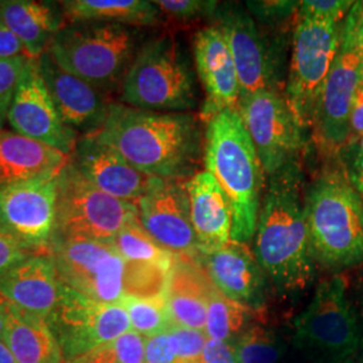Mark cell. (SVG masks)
<instances>
[{"label": "cell", "mask_w": 363, "mask_h": 363, "mask_svg": "<svg viewBox=\"0 0 363 363\" xmlns=\"http://www.w3.org/2000/svg\"><path fill=\"white\" fill-rule=\"evenodd\" d=\"M171 331L178 340V361L177 363H201L202 351L208 340V335L202 331L171 325Z\"/></svg>", "instance_id": "74e56055"}, {"label": "cell", "mask_w": 363, "mask_h": 363, "mask_svg": "<svg viewBox=\"0 0 363 363\" xmlns=\"http://www.w3.org/2000/svg\"><path fill=\"white\" fill-rule=\"evenodd\" d=\"M194 261L223 296L255 313L265 308L268 277L247 244L230 240L217 249L199 252Z\"/></svg>", "instance_id": "ac0fdd59"}, {"label": "cell", "mask_w": 363, "mask_h": 363, "mask_svg": "<svg viewBox=\"0 0 363 363\" xmlns=\"http://www.w3.org/2000/svg\"><path fill=\"white\" fill-rule=\"evenodd\" d=\"M139 220L156 242L177 257L196 259L195 237L186 181L156 178L138 202Z\"/></svg>", "instance_id": "2e32d148"}, {"label": "cell", "mask_w": 363, "mask_h": 363, "mask_svg": "<svg viewBox=\"0 0 363 363\" xmlns=\"http://www.w3.org/2000/svg\"><path fill=\"white\" fill-rule=\"evenodd\" d=\"M361 363H363V361H362V362H361Z\"/></svg>", "instance_id": "f907efd6"}, {"label": "cell", "mask_w": 363, "mask_h": 363, "mask_svg": "<svg viewBox=\"0 0 363 363\" xmlns=\"http://www.w3.org/2000/svg\"><path fill=\"white\" fill-rule=\"evenodd\" d=\"M0 304L6 316L3 340L16 363H65L46 320L21 311L3 296H0Z\"/></svg>", "instance_id": "4316f807"}, {"label": "cell", "mask_w": 363, "mask_h": 363, "mask_svg": "<svg viewBox=\"0 0 363 363\" xmlns=\"http://www.w3.org/2000/svg\"><path fill=\"white\" fill-rule=\"evenodd\" d=\"M193 50L198 81L206 96L199 117L208 124L223 111L238 109L240 82L232 52L218 27L211 25L198 30Z\"/></svg>", "instance_id": "d6986e66"}, {"label": "cell", "mask_w": 363, "mask_h": 363, "mask_svg": "<svg viewBox=\"0 0 363 363\" xmlns=\"http://www.w3.org/2000/svg\"><path fill=\"white\" fill-rule=\"evenodd\" d=\"M340 50H363V0L354 1L342 22Z\"/></svg>", "instance_id": "ab89813d"}, {"label": "cell", "mask_w": 363, "mask_h": 363, "mask_svg": "<svg viewBox=\"0 0 363 363\" xmlns=\"http://www.w3.org/2000/svg\"><path fill=\"white\" fill-rule=\"evenodd\" d=\"M249 13L262 26H284L298 16L300 1L291 0H250L245 3Z\"/></svg>", "instance_id": "836d02e7"}, {"label": "cell", "mask_w": 363, "mask_h": 363, "mask_svg": "<svg viewBox=\"0 0 363 363\" xmlns=\"http://www.w3.org/2000/svg\"><path fill=\"white\" fill-rule=\"evenodd\" d=\"M0 19L22 43L27 57L38 60L49 50L66 23L58 3L35 0H0Z\"/></svg>", "instance_id": "d4e9b609"}, {"label": "cell", "mask_w": 363, "mask_h": 363, "mask_svg": "<svg viewBox=\"0 0 363 363\" xmlns=\"http://www.w3.org/2000/svg\"><path fill=\"white\" fill-rule=\"evenodd\" d=\"M351 0H304L300 1L298 19L325 23H342L350 11Z\"/></svg>", "instance_id": "8d00e7d4"}, {"label": "cell", "mask_w": 363, "mask_h": 363, "mask_svg": "<svg viewBox=\"0 0 363 363\" xmlns=\"http://www.w3.org/2000/svg\"><path fill=\"white\" fill-rule=\"evenodd\" d=\"M117 253L127 262L157 265L171 269L175 257L169 250L160 247L155 240L145 232L139 217L130 220L111 244Z\"/></svg>", "instance_id": "f546056e"}, {"label": "cell", "mask_w": 363, "mask_h": 363, "mask_svg": "<svg viewBox=\"0 0 363 363\" xmlns=\"http://www.w3.org/2000/svg\"><path fill=\"white\" fill-rule=\"evenodd\" d=\"M66 22H99L130 27L160 25L163 15L148 0H65L58 3Z\"/></svg>", "instance_id": "83f0119b"}, {"label": "cell", "mask_w": 363, "mask_h": 363, "mask_svg": "<svg viewBox=\"0 0 363 363\" xmlns=\"http://www.w3.org/2000/svg\"><path fill=\"white\" fill-rule=\"evenodd\" d=\"M267 177L300 160L306 130L300 127L283 93L259 91L238 105Z\"/></svg>", "instance_id": "4fadbf2b"}, {"label": "cell", "mask_w": 363, "mask_h": 363, "mask_svg": "<svg viewBox=\"0 0 363 363\" xmlns=\"http://www.w3.org/2000/svg\"><path fill=\"white\" fill-rule=\"evenodd\" d=\"M350 145H354L359 152H362L363 154V136L362 138H359L358 140H355L354 143L350 144Z\"/></svg>", "instance_id": "681fc988"}, {"label": "cell", "mask_w": 363, "mask_h": 363, "mask_svg": "<svg viewBox=\"0 0 363 363\" xmlns=\"http://www.w3.org/2000/svg\"><path fill=\"white\" fill-rule=\"evenodd\" d=\"M52 255L64 286L109 304L127 298L128 262L111 244L74 237H54Z\"/></svg>", "instance_id": "8fae6325"}, {"label": "cell", "mask_w": 363, "mask_h": 363, "mask_svg": "<svg viewBox=\"0 0 363 363\" xmlns=\"http://www.w3.org/2000/svg\"><path fill=\"white\" fill-rule=\"evenodd\" d=\"M156 7L163 15L178 23L194 22L201 18H213L218 1L208 0H155Z\"/></svg>", "instance_id": "e575fe53"}, {"label": "cell", "mask_w": 363, "mask_h": 363, "mask_svg": "<svg viewBox=\"0 0 363 363\" xmlns=\"http://www.w3.org/2000/svg\"><path fill=\"white\" fill-rule=\"evenodd\" d=\"M28 57H18L0 61V130L7 121L9 111L13 103V94L25 73Z\"/></svg>", "instance_id": "d590c367"}, {"label": "cell", "mask_w": 363, "mask_h": 363, "mask_svg": "<svg viewBox=\"0 0 363 363\" xmlns=\"http://www.w3.org/2000/svg\"><path fill=\"white\" fill-rule=\"evenodd\" d=\"M70 159L91 184L128 203L138 205L156 179L135 169L113 148L91 135L79 136Z\"/></svg>", "instance_id": "44dd1931"}, {"label": "cell", "mask_w": 363, "mask_h": 363, "mask_svg": "<svg viewBox=\"0 0 363 363\" xmlns=\"http://www.w3.org/2000/svg\"><path fill=\"white\" fill-rule=\"evenodd\" d=\"M33 252L23 247L13 234L0 223V279L13 267L27 259Z\"/></svg>", "instance_id": "60d3db41"}, {"label": "cell", "mask_w": 363, "mask_h": 363, "mask_svg": "<svg viewBox=\"0 0 363 363\" xmlns=\"http://www.w3.org/2000/svg\"><path fill=\"white\" fill-rule=\"evenodd\" d=\"M62 291L50 253H33L0 279V296L21 311L48 320Z\"/></svg>", "instance_id": "7402d4cb"}, {"label": "cell", "mask_w": 363, "mask_h": 363, "mask_svg": "<svg viewBox=\"0 0 363 363\" xmlns=\"http://www.w3.org/2000/svg\"><path fill=\"white\" fill-rule=\"evenodd\" d=\"M61 171L0 187V223L33 253H50Z\"/></svg>", "instance_id": "9a60e30c"}, {"label": "cell", "mask_w": 363, "mask_h": 363, "mask_svg": "<svg viewBox=\"0 0 363 363\" xmlns=\"http://www.w3.org/2000/svg\"><path fill=\"white\" fill-rule=\"evenodd\" d=\"M138 217V205L123 202L97 189L69 159L60 174L54 237L112 244L116 234Z\"/></svg>", "instance_id": "9c48e42d"}, {"label": "cell", "mask_w": 363, "mask_h": 363, "mask_svg": "<svg viewBox=\"0 0 363 363\" xmlns=\"http://www.w3.org/2000/svg\"><path fill=\"white\" fill-rule=\"evenodd\" d=\"M363 136V78L351 106L350 144ZM349 144V145H350Z\"/></svg>", "instance_id": "f6af8a7d"}, {"label": "cell", "mask_w": 363, "mask_h": 363, "mask_svg": "<svg viewBox=\"0 0 363 363\" xmlns=\"http://www.w3.org/2000/svg\"><path fill=\"white\" fill-rule=\"evenodd\" d=\"M294 343L319 363H350L363 345L359 313L347 292V280L334 274L322 280L307 308L294 323Z\"/></svg>", "instance_id": "52a82bcc"}, {"label": "cell", "mask_w": 363, "mask_h": 363, "mask_svg": "<svg viewBox=\"0 0 363 363\" xmlns=\"http://www.w3.org/2000/svg\"><path fill=\"white\" fill-rule=\"evenodd\" d=\"M69 159L13 130H0V187L60 172Z\"/></svg>", "instance_id": "484cf974"}, {"label": "cell", "mask_w": 363, "mask_h": 363, "mask_svg": "<svg viewBox=\"0 0 363 363\" xmlns=\"http://www.w3.org/2000/svg\"><path fill=\"white\" fill-rule=\"evenodd\" d=\"M139 27L99 22H66L49 46L52 60L101 93L121 91L143 42Z\"/></svg>", "instance_id": "8992f818"}, {"label": "cell", "mask_w": 363, "mask_h": 363, "mask_svg": "<svg viewBox=\"0 0 363 363\" xmlns=\"http://www.w3.org/2000/svg\"><path fill=\"white\" fill-rule=\"evenodd\" d=\"M4 331H6V316L0 304V339L4 337Z\"/></svg>", "instance_id": "7dc6e473"}, {"label": "cell", "mask_w": 363, "mask_h": 363, "mask_svg": "<svg viewBox=\"0 0 363 363\" xmlns=\"http://www.w3.org/2000/svg\"><path fill=\"white\" fill-rule=\"evenodd\" d=\"M121 101L136 109L186 113L198 106V76L189 50L172 34L144 40L121 85Z\"/></svg>", "instance_id": "5b68a950"}, {"label": "cell", "mask_w": 363, "mask_h": 363, "mask_svg": "<svg viewBox=\"0 0 363 363\" xmlns=\"http://www.w3.org/2000/svg\"><path fill=\"white\" fill-rule=\"evenodd\" d=\"M306 177L301 159L268 177L259 206L253 253L281 294L311 286L316 262L306 220Z\"/></svg>", "instance_id": "7a4b0ae2"}, {"label": "cell", "mask_w": 363, "mask_h": 363, "mask_svg": "<svg viewBox=\"0 0 363 363\" xmlns=\"http://www.w3.org/2000/svg\"><path fill=\"white\" fill-rule=\"evenodd\" d=\"M7 123L31 140L72 156L79 136L61 120L39 72L38 60H28L13 94Z\"/></svg>", "instance_id": "e0dca14e"}, {"label": "cell", "mask_w": 363, "mask_h": 363, "mask_svg": "<svg viewBox=\"0 0 363 363\" xmlns=\"http://www.w3.org/2000/svg\"><path fill=\"white\" fill-rule=\"evenodd\" d=\"M145 337L130 331L66 363H144Z\"/></svg>", "instance_id": "d6a6232c"}, {"label": "cell", "mask_w": 363, "mask_h": 363, "mask_svg": "<svg viewBox=\"0 0 363 363\" xmlns=\"http://www.w3.org/2000/svg\"><path fill=\"white\" fill-rule=\"evenodd\" d=\"M342 23L298 19L292 37V54L284 99L303 130H311L315 106L340 50Z\"/></svg>", "instance_id": "30bf717a"}, {"label": "cell", "mask_w": 363, "mask_h": 363, "mask_svg": "<svg viewBox=\"0 0 363 363\" xmlns=\"http://www.w3.org/2000/svg\"><path fill=\"white\" fill-rule=\"evenodd\" d=\"M177 361L178 340L171 328L154 337H145L144 363H177Z\"/></svg>", "instance_id": "f35d334b"}, {"label": "cell", "mask_w": 363, "mask_h": 363, "mask_svg": "<svg viewBox=\"0 0 363 363\" xmlns=\"http://www.w3.org/2000/svg\"><path fill=\"white\" fill-rule=\"evenodd\" d=\"M203 162L226 195L233 216L232 241L255 238L265 172L238 109H228L206 124Z\"/></svg>", "instance_id": "3957f363"}, {"label": "cell", "mask_w": 363, "mask_h": 363, "mask_svg": "<svg viewBox=\"0 0 363 363\" xmlns=\"http://www.w3.org/2000/svg\"><path fill=\"white\" fill-rule=\"evenodd\" d=\"M190 216L198 253L225 245L232 240V208L218 182L206 171H199L186 181Z\"/></svg>", "instance_id": "603a6c76"}, {"label": "cell", "mask_w": 363, "mask_h": 363, "mask_svg": "<svg viewBox=\"0 0 363 363\" xmlns=\"http://www.w3.org/2000/svg\"><path fill=\"white\" fill-rule=\"evenodd\" d=\"M65 363L130 331L124 307L79 295L62 284L61 296L46 320Z\"/></svg>", "instance_id": "7c38bea8"}, {"label": "cell", "mask_w": 363, "mask_h": 363, "mask_svg": "<svg viewBox=\"0 0 363 363\" xmlns=\"http://www.w3.org/2000/svg\"><path fill=\"white\" fill-rule=\"evenodd\" d=\"M135 169L159 179L187 181L203 157L198 121L190 113L154 112L111 103L101 128L91 133Z\"/></svg>", "instance_id": "6da1fadb"}, {"label": "cell", "mask_w": 363, "mask_h": 363, "mask_svg": "<svg viewBox=\"0 0 363 363\" xmlns=\"http://www.w3.org/2000/svg\"><path fill=\"white\" fill-rule=\"evenodd\" d=\"M352 187L363 198V154L354 145H349L339 157Z\"/></svg>", "instance_id": "b9f144b4"}, {"label": "cell", "mask_w": 363, "mask_h": 363, "mask_svg": "<svg viewBox=\"0 0 363 363\" xmlns=\"http://www.w3.org/2000/svg\"><path fill=\"white\" fill-rule=\"evenodd\" d=\"M201 363H237L233 343L208 337L202 351Z\"/></svg>", "instance_id": "7bdbcfd3"}, {"label": "cell", "mask_w": 363, "mask_h": 363, "mask_svg": "<svg viewBox=\"0 0 363 363\" xmlns=\"http://www.w3.org/2000/svg\"><path fill=\"white\" fill-rule=\"evenodd\" d=\"M237 363H280L286 342L274 330L252 325L233 343Z\"/></svg>", "instance_id": "4dcf8cb0"}, {"label": "cell", "mask_w": 363, "mask_h": 363, "mask_svg": "<svg viewBox=\"0 0 363 363\" xmlns=\"http://www.w3.org/2000/svg\"><path fill=\"white\" fill-rule=\"evenodd\" d=\"M306 220L315 262L328 269L363 262V198L340 163L307 184Z\"/></svg>", "instance_id": "277c9868"}, {"label": "cell", "mask_w": 363, "mask_h": 363, "mask_svg": "<svg viewBox=\"0 0 363 363\" xmlns=\"http://www.w3.org/2000/svg\"><path fill=\"white\" fill-rule=\"evenodd\" d=\"M255 312L223 296L214 286L208 296L205 334L208 339L234 343L252 323Z\"/></svg>", "instance_id": "f1b7e54d"}, {"label": "cell", "mask_w": 363, "mask_h": 363, "mask_svg": "<svg viewBox=\"0 0 363 363\" xmlns=\"http://www.w3.org/2000/svg\"><path fill=\"white\" fill-rule=\"evenodd\" d=\"M0 363H16L11 351L7 347L3 339H0Z\"/></svg>", "instance_id": "bcb514c9"}, {"label": "cell", "mask_w": 363, "mask_h": 363, "mask_svg": "<svg viewBox=\"0 0 363 363\" xmlns=\"http://www.w3.org/2000/svg\"><path fill=\"white\" fill-rule=\"evenodd\" d=\"M211 288L213 283L196 261L175 257L164 291L172 323L205 333Z\"/></svg>", "instance_id": "cb8c5ba5"}, {"label": "cell", "mask_w": 363, "mask_h": 363, "mask_svg": "<svg viewBox=\"0 0 363 363\" xmlns=\"http://www.w3.org/2000/svg\"><path fill=\"white\" fill-rule=\"evenodd\" d=\"M359 319H361V323H362L363 328V283L361 284V292H359Z\"/></svg>", "instance_id": "c3c4849f"}, {"label": "cell", "mask_w": 363, "mask_h": 363, "mask_svg": "<svg viewBox=\"0 0 363 363\" xmlns=\"http://www.w3.org/2000/svg\"><path fill=\"white\" fill-rule=\"evenodd\" d=\"M38 66L52 104L65 125L82 135L100 130L111 105L104 93L62 69L48 52L39 57Z\"/></svg>", "instance_id": "ffe728a7"}, {"label": "cell", "mask_w": 363, "mask_h": 363, "mask_svg": "<svg viewBox=\"0 0 363 363\" xmlns=\"http://www.w3.org/2000/svg\"><path fill=\"white\" fill-rule=\"evenodd\" d=\"M230 49L240 82V103L259 91L283 93L284 46L259 28L242 3H220L211 18Z\"/></svg>", "instance_id": "ba28073f"}, {"label": "cell", "mask_w": 363, "mask_h": 363, "mask_svg": "<svg viewBox=\"0 0 363 363\" xmlns=\"http://www.w3.org/2000/svg\"><path fill=\"white\" fill-rule=\"evenodd\" d=\"M127 311L130 331L144 337H151L164 333L172 325L164 295L156 298L128 296L120 303Z\"/></svg>", "instance_id": "1f68e13d"}, {"label": "cell", "mask_w": 363, "mask_h": 363, "mask_svg": "<svg viewBox=\"0 0 363 363\" xmlns=\"http://www.w3.org/2000/svg\"><path fill=\"white\" fill-rule=\"evenodd\" d=\"M362 78L363 50H339L312 120V140L325 159L337 160L350 144L351 106Z\"/></svg>", "instance_id": "5bb4252c"}, {"label": "cell", "mask_w": 363, "mask_h": 363, "mask_svg": "<svg viewBox=\"0 0 363 363\" xmlns=\"http://www.w3.org/2000/svg\"><path fill=\"white\" fill-rule=\"evenodd\" d=\"M18 57H27L26 52L19 39L13 35L10 28L0 19V61L13 60Z\"/></svg>", "instance_id": "ee69618b"}]
</instances>
